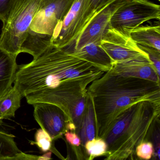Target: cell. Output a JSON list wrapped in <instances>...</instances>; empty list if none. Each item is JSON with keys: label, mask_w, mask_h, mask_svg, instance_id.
<instances>
[{"label": "cell", "mask_w": 160, "mask_h": 160, "mask_svg": "<svg viewBox=\"0 0 160 160\" xmlns=\"http://www.w3.org/2000/svg\"><path fill=\"white\" fill-rule=\"evenodd\" d=\"M104 72L90 62L50 45L28 64L18 66L14 85L28 103L53 104L69 121L78 103L88 97V88Z\"/></svg>", "instance_id": "6da1fadb"}, {"label": "cell", "mask_w": 160, "mask_h": 160, "mask_svg": "<svg viewBox=\"0 0 160 160\" xmlns=\"http://www.w3.org/2000/svg\"><path fill=\"white\" fill-rule=\"evenodd\" d=\"M88 92L93 100L96 137L104 139L117 118L136 103L160 104V83L121 75L111 69L92 82Z\"/></svg>", "instance_id": "7a4b0ae2"}, {"label": "cell", "mask_w": 160, "mask_h": 160, "mask_svg": "<svg viewBox=\"0 0 160 160\" xmlns=\"http://www.w3.org/2000/svg\"><path fill=\"white\" fill-rule=\"evenodd\" d=\"M160 104L142 101L132 105L116 119L104 140L108 145L105 160L132 159L136 148L152 138L160 124Z\"/></svg>", "instance_id": "3957f363"}, {"label": "cell", "mask_w": 160, "mask_h": 160, "mask_svg": "<svg viewBox=\"0 0 160 160\" xmlns=\"http://www.w3.org/2000/svg\"><path fill=\"white\" fill-rule=\"evenodd\" d=\"M75 0H40L39 6L22 45L21 53L36 58L50 45L56 27L63 20Z\"/></svg>", "instance_id": "277c9868"}, {"label": "cell", "mask_w": 160, "mask_h": 160, "mask_svg": "<svg viewBox=\"0 0 160 160\" xmlns=\"http://www.w3.org/2000/svg\"><path fill=\"white\" fill-rule=\"evenodd\" d=\"M40 0H12L2 20L0 48L18 56L28 37Z\"/></svg>", "instance_id": "5b68a950"}, {"label": "cell", "mask_w": 160, "mask_h": 160, "mask_svg": "<svg viewBox=\"0 0 160 160\" xmlns=\"http://www.w3.org/2000/svg\"><path fill=\"white\" fill-rule=\"evenodd\" d=\"M96 12L91 8L89 0H75L64 19L54 30L50 45L72 53L78 37Z\"/></svg>", "instance_id": "8992f818"}, {"label": "cell", "mask_w": 160, "mask_h": 160, "mask_svg": "<svg viewBox=\"0 0 160 160\" xmlns=\"http://www.w3.org/2000/svg\"><path fill=\"white\" fill-rule=\"evenodd\" d=\"M160 19V5L148 0H129L114 13L110 27L130 36L133 30L144 22Z\"/></svg>", "instance_id": "52a82bcc"}, {"label": "cell", "mask_w": 160, "mask_h": 160, "mask_svg": "<svg viewBox=\"0 0 160 160\" xmlns=\"http://www.w3.org/2000/svg\"><path fill=\"white\" fill-rule=\"evenodd\" d=\"M128 1L129 0H109L98 10L90 19L78 37L73 51L79 50L90 43L100 45L103 37L110 28L112 16L121 6Z\"/></svg>", "instance_id": "ba28073f"}, {"label": "cell", "mask_w": 160, "mask_h": 160, "mask_svg": "<svg viewBox=\"0 0 160 160\" xmlns=\"http://www.w3.org/2000/svg\"><path fill=\"white\" fill-rule=\"evenodd\" d=\"M32 105L35 120L54 141L60 138L67 131L75 132L76 128L70 123L65 113L56 105L37 102Z\"/></svg>", "instance_id": "9c48e42d"}, {"label": "cell", "mask_w": 160, "mask_h": 160, "mask_svg": "<svg viewBox=\"0 0 160 160\" xmlns=\"http://www.w3.org/2000/svg\"><path fill=\"white\" fill-rule=\"evenodd\" d=\"M100 46L111 59L112 64L137 57H148L130 36L110 27L103 37Z\"/></svg>", "instance_id": "30bf717a"}, {"label": "cell", "mask_w": 160, "mask_h": 160, "mask_svg": "<svg viewBox=\"0 0 160 160\" xmlns=\"http://www.w3.org/2000/svg\"><path fill=\"white\" fill-rule=\"evenodd\" d=\"M111 70L116 73L125 76L132 77L160 83L154 66L148 57H137L112 64Z\"/></svg>", "instance_id": "8fae6325"}, {"label": "cell", "mask_w": 160, "mask_h": 160, "mask_svg": "<svg viewBox=\"0 0 160 160\" xmlns=\"http://www.w3.org/2000/svg\"><path fill=\"white\" fill-rule=\"evenodd\" d=\"M17 56L0 48V98L13 87L18 69Z\"/></svg>", "instance_id": "7c38bea8"}, {"label": "cell", "mask_w": 160, "mask_h": 160, "mask_svg": "<svg viewBox=\"0 0 160 160\" xmlns=\"http://www.w3.org/2000/svg\"><path fill=\"white\" fill-rule=\"evenodd\" d=\"M71 54L89 62L104 72L112 67L111 59L100 45L97 44H88Z\"/></svg>", "instance_id": "4fadbf2b"}, {"label": "cell", "mask_w": 160, "mask_h": 160, "mask_svg": "<svg viewBox=\"0 0 160 160\" xmlns=\"http://www.w3.org/2000/svg\"><path fill=\"white\" fill-rule=\"evenodd\" d=\"M131 39L138 45L151 47L160 51V26L139 27L130 32Z\"/></svg>", "instance_id": "5bb4252c"}, {"label": "cell", "mask_w": 160, "mask_h": 160, "mask_svg": "<svg viewBox=\"0 0 160 160\" xmlns=\"http://www.w3.org/2000/svg\"><path fill=\"white\" fill-rule=\"evenodd\" d=\"M78 134L81 139V145L84 147L87 141L96 137V120L93 100L89 92L87 107Z\"/></svg>", "instance_id": "9a60e30c"}, {"label": "cell", "mask_w": 160, "mask_h": 160, "mask_svg": "<svg viewBox=\"0 0 160 160\" xmlns=\"http://www.w3.org/2000/svg\"><path fill=\"white\" fill-rule=\"evenodd\" d=\"M22 95L14 85L9 92L0 98V117L8 119L15 116L16 112L21 105Z\"/></svg>", "instance_id": "2e32d148"}, {"label": "cell", "mask_w": 160, "mask_h": 160, "mask_svg": "<svg viewBox=\"0 0 160 160\" xmlns=\"http://www.w3.org/2000/svg\"><path fill=\"white\" fill-rule=\"evenodd\" d=\"M15 136L0 131V160H12L21 152L15 141Z\"/></svg>", "instance_id": "e0dca14e"}, {"label": "cell", "mask_w": 160, "mask_h": 160, "mask_svg": "<svg viewBox=\"0 0 160 160\" xmlns=\"http://www.w3.org/2000/svg\"><path fill=\"white\" fill-rule=\"evenodd\" d=\"M84 147L89 160H93L98 156H105L108 149L106 142L100 138H95L87 141Z\"/></svg>", "instance_id": "ac0fdd59"}, {"label": "cell", "mask_w": 160, "mask_h": 160, "mask_svg": "<svg viewBox=\"0 0 160 160\" xmlns=\"http://www.w3.org/2000/svg\"><path fill=\"white\" fill-rule=\"evenodd\" d=\"M35 142L34 144L37 145L42 152H45L50 151L59 156L58 152L53 146L54 140L42 128L38 129L35 133Z\"/></svg>", "instance_id": "d6986e66"}, {"label": "cell", "mask_w": 160, "mask_h": 160, "mask_svg": "<svg viewBox=\"0 0 160 160\" xmlns=\"http://www.w3.org/2000/svg\"><path fill=\"white\" fill-rule=\"evenodd\" d=\"M154 148L152 142L145 141L136 148L135 153L137 157L143 160H148L153 155Z\"/></svg>", "instance_id": "ffe728a7"}, {"label": "cell", "mask_w": 160, "mask_h": 160, "mask_svg": "<svg viewBox=\"0 0 160 160\" xmlns=\"http://www.w3.org/2000/svg\"><path fill=\"white\" fill-rule=\"evenodd\" d=\"M138 45L148 55L149 59L154 66L158 75L160 76V51L151 47Z\"/></svg>", "instance_id": "44dd1931"}, {"label": "cell", "mask_w": 160, "mask_h": 160, "mask_svg": "<svg viewBox=\"0 0 160 160\" xmlns=\"http://www.w3.org/2000/svg\"><path fill=\"white\" fill-rule=\"evenodd\" d=\"M152 143L154 148V152L153 155L155 158H158V160H160V127L159 124L157 125V127L154 130L153 136L152 138Z\"/></svg>", "instance_id": "7402d4cb"}, {"label": "cell", "mask_w": 160, "mask_h": 160, "mask_svg": "<svg viewBox=\"0 0 160 160\" xmlns=\"http://www.w3.org/2000/svg\"><path fill=\"white\" fill-rule=\"evenodd\" d=\"M64 135L67 142L72 146L78 147L81 145V139L75 132L68 131Z\"/></svg>", "instance_id": "603a6c76"}, {"label": "cell", "mask_w": 160, "mask_h": 160, "mask_svg": "<svg viewBox=\"0 0 160 160\" xmlns=\"http://www.w3.org/2000/svg\"><path fill=\"white\" fill-rule=\"evenodd\" d=\"M12 0H0V20H3Z\"/></svg>", "instance_id": "cb8c5ba5"}, {"label": "cell", "mask_w": 160, "mask_h": 160, "mask_svg": "<svg viewBox=\"0 0 160 160\" xmlns=\"http://www.w3.org/2000/svg\"><path fill=\"white\" fill-rule=\"evenodd\" d=\"M41 156L27 154L24 152H21L17 154L14 156L12 160H40Z\"/></svg>", "instance_id": "d4e9b609"}, {"label": "cell", "mask_w": 160, "mask_h": 160, "mask_svg": "<svg viewBox=\"0 0 160 160\" xmlns=\"http://www.w3.org/2000/svg\"><path fill=\"white\" fill-rule=\"evenodd\" d=\"M90 7L93 11H98L102 8L109 0H89Z\"/></svg>", "instance_id": "484cf974"}, {"label": "cell", "mask_w": 160, "mask_h": 160, "mask_svg": "<svg viewBox=\"0 0 160 160\" xmlns=\"http://www.w3.org/2000/svg\"><path fill=\"white\" fill-rule=\"evenodd\" d=\"M3 119L1 118L0 117V125H2V124H3Z\"/></svg>", "instance_id": "4316f807"}, {"label": "cell", "mask_w": 160, "mask_h": 160, "mask_svg": "<svg viewBox=\"0 0 160 160\" xmlns=\"http://www.w3.org/2000/svg\"><path fill=\"white\" fill-rule=\"evenodd\" d=\"M158 1H160V0H158Z\"/></svg>", "instance_id": "83f0119b"}]
</instances>
